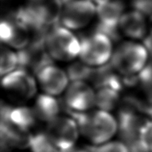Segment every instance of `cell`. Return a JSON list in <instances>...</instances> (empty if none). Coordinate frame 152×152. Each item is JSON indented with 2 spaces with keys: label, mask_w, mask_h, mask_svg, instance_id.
Masks as SVG:
<instances>
[{
  "label": "cell",
  "mask_w": 152,
  "mask_h": 152,
  "mask_svg": "<svg viewBox=\"0 0 152 152\" xmlns=\"http://www.w3.org/2000/svg\"><path fill=\"white\" fill-rule=\"evenodd\" d=\"M64 102L69 112H88L96 106V93L85 81H74L66 90Z\"/></svg>",
  "instance_id": "ba28073f"
},
{
  "label": "cell",
  "mask_w": 152,
  "mask_h": 152,
  "mask_svg": "<svg viewBox=\"0 0 152 152\" xmlns=\"http://www.w3.org/2000/svg\"><path fill=\"white\" fill-rule=\"evenodd\" d=\"M119 94V92L110 88H98V91L96 93V106L102 110H111L118 102Z\"/></svg>",
  "instance_id": "2e32d148"
},
{
  "label": "cell",
  "mask_w": 152,
  "mask_h": 152,
  "mask_svg": "<svg viewBox=\"0 0 152 152\" xmlns=\"http://www.w3.org/2000/svg\"><path fill=\"white\" fill-rule=\"evenodd\" d=\"M124 4L119 0H110L108 3L96 7V17L98 19V29L115 39L119 32V24L124 13Z\"/></svg>",
  "instance_id": "9c48e42d"
},
{
  "label": "cell",
  "mask_w": 152,
  "mask_h": 152,
  "mask_svg": "<svg viewBox=\"0 0 152 152\" xmlns=\"http://www.w3.org/2000/svg\"><path fill=\"white\" fill-rule=\"evenodd\" d=\"M37 119L34 108L25 106H2L1 121L8 123L21 131L29 132L35 125Z\"/></svg>",
  "instance_id": "7c38bea8"
},
{
  "label": "cell",
  "mask_w": 152,
  "mask_h": 152,
  "mask_svg": "<svg viewBox=\"0 0 152 152\" xmlns=\"http://www.w3.org/2000/svg\"><path fill=\"white\" fill-rule=\"evenodd\" d=\"M0 38L2 43L11 48L22 50L32 42V35L18 26L14 20H3L0 26Z\"/></svg>",
  "instance_id": "4fadbf2b"
},
{
  "label": "cell",
  "mask_w": 152,
  "mask_h": 152,
  "mask_svg": "<svg viewBox=\"0 0 152 152\" xmlns=\"http://www.w3.org/2000/svg\"><path fill=\"white\" fill-rule=\"evenodd\" d=\"M44 45L53 60L71 61L80 56L81 43L72 30L56 25L47 32Z\"/></svg>",
  "instance_id": "3957f363"
},
{
  "label": "cell",
  "mask_w": 152,
  "mask_h": 152,
  "mask_svg": "<svg viewBox=\"0 0 152 152\" xmlns=\"http://www.w3.org/2000/svg\"><path fill=\"white\" fill-rule=\"evenodd\" d=\"M72 152H89V151H75V150H74Z\"/></svg>",
  "instance_id": "603a6c76"
},
{
  "label": "cell",
  "mask_w": 152,
  "mask_h": 152,
  "mask_svg": "<svg viewBox=\"0 0 152 152\" xmlns=\"http://www.w3.org/2000/svg\"><path fill=\"white\" fill-rule=\"evenodd\" d=\"M79 126L80 132L93 145H101L119 131L118 121L108 111L98 110L92 112H69Z\"/></svg>",
  "instance_id": "6da1fadb"
},
{
  "label": "cell",
  "mask_w": 152,
  "mask_h": 152,
  "mask_svg": "<svg viewBox=\"0 0 152 152\" xmlns=\"http://www.w3.org/2000/svg\"><path fill=\"white\" fill-rule=\"evenodd\" d=\"M19 67V56L9 47L3 46L1 48V62H0V74L5 76L12 72Z\"/></svg>",
  "instance_id": "9a60e30c"
},
{
  "label": "cell",
  "mask_w": 152,
  "mask_h": 152,
  "mask_svg": "<svg viewBox=\"0 0 152 152\" xmlns=\"http://www.w3.org/2000/svg\"><path fill=\"white\" fill-rule=\"evenodd\" d=\"M96 17V6L91 0H69L63 4L60 25L70 30H80Z\"/></svg>",
  "instance_id": "5b68a950"
},
{
  "label": "cell",
  "mask_w": 152,
  "mask_h": 152,
  "mask_svg": "<svg viewBox=\"0 0 152 152\" xmlns=\"http://www.w3.org/2000/svg\"><path fill=\"white\" fill-rule=\"evenodd\" d=\"M80 61L92 68H101L108 65L112 59L113 39L100 30L80 40Z\"/></svg>",
  "instance_id": "277c9868"
},
{
  "label": "cell",
  "mask_w": 152,
  "mask_h": 152,
  "mask_svg": "<svg viewBox=\"0 0 152 152\" xmlns=\"http://www.w3.org/2000/svg\"><path fill=\"white\" fill-rule=\"evenodd\" d=\"M29 147L32 152H56L46 132L31 134Z\"/></svg>",
  "instance_id": "e0dca14e"
},
{
  "label": "cell",
  "mask_w": 152,
  "mask_h": 152,
  "mask_svg": "<svg viewBox=\"0 0 152 152\" xmlns=\"http://www.w3.org/2000/svg\"><path fill=\"white\" fill-rule=\"evenodd\" d=\"M60 1H61V3L64 4H66L67 1H69V0H60Z\"/></svg>",
  "instance_id": "cb8c5ba5"
},
{
  "label": "cell",
  "mask_w": 152,
  "mask_h": 152,
  "mask_svg": "<svg viewBox=\"0 0 152 152\" xmlns=\"http://www.w3.org/2000/svg\"><path fill=\"white\" fill-rule=\"evenodd\" d=\"M35 75L43 93L51 96L60 95L69 86V78L67 72L53 63L43 66Z\"/></svg>",
  "instance_id": "30bf717a"
},
{
  "label": "cell",
  "mask_w": 152,
  "mask_h": 152,
  "mask_svg": "<svg viewBox=\"0 0 152 152\" xmlns=\"http://www.w3.org/2000/svg\"><path fill=\"white\" fill-rule=\"evenodd\" d=\"M38 119L50 123L59 117V102L53 96L43 93L37 96L33 107Z\"/></svg>",
  "instance_id": "5bb4252c"
},
{
  "label": "cell",
  "mask_w": 152,
  "mask_h": 152,
  "mask_svg": "<svg viewBox=\"0 0 152 152\" xmlns=\"http://www.w3.org/2000/svg\"><path fill=\"white\" fill-rule=\"evenodd\" d=\"M150 51L143 43L128 40L119 43L113 53L111 67L124 76L137 75L148 65Z\"/></svg>",
  "instance_id": "7a4b0ae2"
},
{
  "label": "cell",
  "mask_w": 152,
  "mask_h": 152,
  "mask_svg": "<svg viewBox=\"0 0 152 152\" xmlns=\"http://www.w3.org/2000/svg\"><path fill=\"white\" fill-rule=\"evenodd\" d=\"M88 151L89 152H129V149L124 142L113 141L101 145H90Z\"/></svg>",
  "instance_id": "d6986e66"
},
{
  "label": "cell",
  "mask_w": 152,
  "mask_h": 152,
  "mask_svg": "<svg viewBox=\"0 0 152 152\" xmlns=\"http://www.w3.org/2000/svg\"><path fill=\"white\" fill-rule=\"evenodd\" d=\"M119 30L120 34L129 40H145L149 34V22L145 14L133 8L123 14Z\"/></svg>",
  "instance_id": "8fae6325"
},
{
  "label": "cell",
  "mask_w": 152,
  "mask_h": 152,
  "mask_svg": "<svg viewBox=\"0 0 152 152\" xmlns=\"http://www.w3.org/2000/svg\"><path fill=\"white\" fill-rule=\"evenodd\" d=\"M66 72L68 74L69 80H71L72 82L84 81L93 76L95 69L80 61L73 63L72 65H70Z\"/></svg>",
  "instance_id": "ac0fdd59"
},
{
  "label": "cell",
  "mask_w": 152,
  "mask_h": 152,
  "mask_svg": "<svg viewBox=\"0 0 152 152\" xmlns=\"http://www.w3.org/2000/svg\"><path fill=\"white\" fill-rule=\"evenodd\" d=\"M91 1L96 5V7H98V6H101V5H103V4L108 3L110 0H91Z\"/></svg>",
  "instance_id": "44dd1931"
},
{
  "label": "cell",
  "mask_w": 152,
  "mask_h": 152,
  "mask_svg": "<svg viewBox=\"0 0 152 152\" xmlns=\"http://www.w3.org/2000/svg\"><path fill=\"white\" fill-rule=\"evenodd\" d=\"M140 141L148 152H152V119L143 124L139 136Z\"/></svg>",
  "instance_id": "ffe728a7"
},
{
  "label": "cell",
  "mask_w": 152,
  "mask_h": 152,
  "mask_svg": "<svg viewBox=\"0 0 152 152\" xmlns=\"http://www.w3.org/2000/svg\"><path fill=\"white\" fill-rule=\"evenodd\" d=\"M46 132L56 152H72L80 129L72 117H57L48 123Z\"/></svg>",
  "instance_id": "8992f818"
},
{
  "label": "cell",
  "mask_w": 152,
  "mask_h": 152,
  "mask_svg": "<svg viewBox=\"0 0 152 152\" xmlns=\"http://www.w3.org/2000/svg\"><path fill=\"white\" fill-rule=\"evenodd\" d=\"M2 85L7 93L20 101L31 99L37 92L34 78L26 69L21 68L3 76Z\"/></svg>",
  "instance_id": "52a82bcc"
},
{
  "label": "cell",
  "mask_w": 152,
  "mask_h": 152,
  "mask_svg": "<svg viewBox=\"0 0 152 152\" xmlns=\"http://www.w3.org/2000/svg\"><path fill=\"white\" fill-rule=\"evenodd\" d=\"M149 33H150V36L152 37V15L150 17V20H149Z\"/></svg>",
  "instance_id": "7402d4cb"
}]
</instances>
